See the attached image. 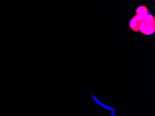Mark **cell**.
<instances>
[{
	"mask_svg": "<svg viewBox=\"0 0 155 116\" xmlns=\"http://www.w3.org/2000/svg\"><path fill=\"white\" fill-rule=\"evenodd\" d=\"M145 15H134V16L133 17V18L135 19L139 23V24L140 23H142V22H144V20H145Z\"/></svg>",
	"mask_w": 155,
	"mask_h": 116,
	"instance_id": "cell-5",
	"label": "cell"
},
{
	"mask_svg": "<svg viewBox=\"0 0 155 116\" xmlns=\"http://www.w3.org/2000/svg\"><path fill=\"white\" fill-rule=\"evenodd\" d=\"M136 12L137 15H145L149 13V10L146 7L142 5L137 7Z\"/></svg>",
	"mask_w": 155,
	"mask_h": 116,
	"instance_id": "cell-3",
	"label": "cell"
},
{
	"mask_svg": "<svg viewBox=\"0 0 155 116\" xmlns=\"http://www.w3.org/2000/svg\"><path fill=\"white\" fill-rule=\"evenodd\" d=\"M155 31V25H149L147 26L144 34L147 36H150L153 34Z\"/></svg>",
	"mask_w": 155,
	"mask_h": 116,
	"instance_id": "cell-4",
	"label": "cell"
},
{
	"mask_svg": "<svg viewBox=\"0 0 155 116\" xmlns=\"http://www.w3.org/2000/svg\"><path fill=\"white\" fill-rule=\"evenodd\" d=\"M144 22L147 25H155V18L152 15L148 13L145 15Z\"/></svg>",
	"mask_w": 155,
	"mask_h": 116,
	"instance_id": "cell-2",
	"label": "cell"
},
{
	"mask_svg": "<svg viewBox=\"0 0 155 116\" xmlns=\"http://www.w3.org/2000/svg\"><path fill=\"white\" fill-rule=\"evenodd\" d=\"M139 23L133 17L130 21V27L131 30L134 32L139 31Z\"/></svg>",
	"mask_w": 155,
	"mask_h": 116,
	"instance_id": "cell-1",
	"label": "cell"
},
{
	"mask_svg": "<svg viewBox=\"0 0 155 116\" xmlns=\"http://www.w3.org/2000/svg\"><path fill=\"white\" fill-rule=\"evenodd\" d=\"M147 26V25L144 22L140 23L139 25V31H140L141 33L144 34L145 30L146 29Z\"/></svg>",
	"mask_w": 155,
	"mask_h": 116,
	"instance_id": "cell-6",
	"label": "cell"
}]
</instances>
